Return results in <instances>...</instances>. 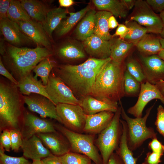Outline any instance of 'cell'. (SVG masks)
Listing matches in <instances>:
<instances>
[{
    "label": "cell",
    "mask_w": 164,
    "mask_h": 164,
    "mask_svg": "<svg viewBox=\"0 0 164 164\" xmlns=\"http://www.w3.org/2000/svg\"><path fill=\"white\" fill-rule=\"evenodd\" d=\"M11 0H0V19L7 17Z\"/></svg>",
    "instance_id": "obj_47"
},
{
    "label": "cell",
    "mask_w": 164,
    "mask_h": 164,
    "mask_svg": "<svg viewBox=\"0 0 164 164\" xmlns=\"http://www.w3.org/2000/svg\"><path fill=\"white\" fill-rule=\"evenodd\" d=\"M33 94L22 96L23 101L29 110L39 114L42 118H53L61 123L57 114L56 105L47 98L39 94Z\"/></svg>",
    "instance_id": "obj_12"
},
{
    "label": "cell",
    "mask_w": 164,
    "mask_h": 164,
    "mask_svg": "<svg viewBox=\"0 0 164 164\" xmlns=\"http://www.w3.org/2000/svg\"><path fill=\"white\" fill-rule=\"evenodd\" d=\"M160 35L161 38L164 39V26Z\"/></svg>",
    "instance_id": "obj_60"
},
{
    "label": "cell",
    "mask_w": 164,
    "mask_h": 164,
    "mask_svg": "<svg viewBox=\"0 0 164 164\" xmlns=\"http://www.w3.org/2000/svg\"><path fill=\"white\" fill-rule=\"evenodd\" d=\"M138 60L142 67L146 82L155 85L164 80V60L157 55L149 56L140 55Z\"/></svg>",
    "instance_id": "obj_13"
},
{
    "label": "cell",
    "mask_w": 164,
    "mask_h": 164,
    "mask_svg": "<svg viewBox=\"0 0 164 164\" xmlns=\"http://www.w3.org/2000/svg\"><path fill=\"white\" fill-rule=\"evenodd\" d=\"M148 147L152 152L164 153V145L157 139V138L152 139L148 144Z\"/></svg>",
    "instance_id": "obj_44"
},
{
    "label": "cell",
    "mask_w": 164,
    "mask_h": 164,
    "mask_svg": "<svg viewBox=\"0 0 164 164\" xmlns=\"http://www.w3.org/2000/svg\"><path fill=\"white\" fill-rule=\"evenodd\" d=\"M56 132L52 122L29 112H24L20 129L22 139H27L39 133Z\"/></svg>",
    "instance_id": "obj_11"
},
{
    "label": "cell",
    "mask_w": 164,
    "mask_h": 164,
    "mask_svg": "<svg viewBox=\"0 0 164 164\" xmlns=\"http://www.w3.org/2000/svg\"><path fill=\"white\" fill-rule=\"evenodd\" d=\"M67 10L61 7L50 9L45 20L42 23L43 28L50 39H52V33L61 22L67 18Z\"/></svg>",
    "instance_id": "obj_24"
},
{
    "label": "cell",
    "mask_w": 164,
    "mask_h": 164,
    "mask_svg": "<svg viewBox=\"0 0 164 164\" xmlns=\"http://www.w3.org/2000/svg\"><path fill=\"white\" fill-rule=\"evenodd\" d=\"M119 24L115 17L112 15L108 20V26L109 29H113L118 26Z\"/></svg>",
    "instance_id": "obj_51"
},
{
    "label": "cell",
    "mask_w": 164,
    "mask_h": 164,
    "mask_svg": "<svg viewBox=\"0 0 164 164\" xmlns=\"http://www.w3.org/2000/svg\"><path fill=\"white\" fill-rule=\"evenodd\" d=\"M56 62L50 58L47 57L41 61L34 68L33 71L35 74L34 78L37 80V77H39L43 84L46 85L47 83L50 73L56 65Z\"/></svg>",
    "instance_id": "obj_33"
},
{
    "label": "cell",
    "mask_w": 164,
    "mask_h": 164,
    "mask_svg": "<svg viewBox=\"0 0 164 164\" xmlns=\"http://www.w3.org/2000/svg\"><path fill=\"white\" fill-rule=\"evenodd\" d=\"M119 102L121 107V117L126 125L127 144L132 151L139 148L146 140L157 138V133L154 129L146 125L147 120L155 104L147 109L143 117L132 118L126 113L121 101Z\"/></svg>",
    "instance_id": "obj_5"
},
{
    "label": "cell",
    "mask_w": 164,
    "mask_h": 164,
    "mask_svg": "<svg viewBox=\"0 0 164 164\" xmlns=\"http://www.w3.org/2000/svg\"><path fill=\"white\" fill-rule=\"evenodd\" d=\"M83 46L85 51L92 58L105 59L110 57L109 41L104 40L94 34L83 41Z\"/></svg>",
    "instance_id": "obj_20"
},
{
    "label": "cell",
    "mask_w": 164,
    "mask_h": 164,
    "mask_svg": "<svg viewBox=\"0 0 164 164\" xmlns=\"http://www.w3.org/2000/svg\"><path fill=\"white\" fill-rule=\"evenodd\" d=\"M110 45V57L114 61L119 63L125 62L129 56L133 44L120 38H112L109 40Z\"/></svg>",
    "instance_id": "obj_23"
},
{
    "label": "cell",
    "mask_w": 164,
    "mask_h": 164,
    "mask_svg": "<svg viewBox=\"0 0 164 164\" xmlns=\"http://www.w3.org/2000/svg\"><path fill=\"white\" fill-rule=\"evenodd\" d=\"M21 94L29 96L32 94L43 96L50 99L41 80L35 79L32 73L18 81L17 86Z\"/></svg>",
    "instance_id": "obj_22"
},
{
    "label": "cell",
    "mask_w": 164,
    "mask_h": 164,
    "mask_svg": "<svg viewBox=\"0 0 164 164\" xmlns=\"http://www.w3.org/2000/svg\"><path fill=\"white\" fill-rule=\"evenodd\" d=\"M125 6L129 11L134 8L136 1L135 0H121Z\"/></svg>",
    "instance_id": "obj_52"
},
{
    "label": "cell",
    "mask_w": 164,
    "mask_h": 164,
    "mask_svg": "<svg viewBox=\"0 0 164 164\" xmlns=\"http://www.w3.org/2000/svg\"><path fill=\"white\" fill-rule=\"evenodd\" d=\"M45 86L51 101L56 106L59 104H79L80 100L75 97L71 89L58 77L50 74Z\"/></svg>",
    "instance_id": "obj_10"
},
{
    "label": "cell",
    "mask_w": 164,
    "mask_h": 164,
    "mask_svg": "<svg viewBox=\"0 0 164 164\" xmlns=\"http://www.w3.org/2000/svg\"><path fill=\"white\" fill-rule=\"evenodd\" d=\"M54 125L56 130L67 139L71 151L87 156L95 164H103L101 155L95 144L94 135L74 132L60 125Z\"/></svg>",
    "instance_id": "obj_7"
},
{
    "label": "cell",
    "mask_w": 164,
    "mask_h": 164,
    "mask_svg": "<svg viewBox=\"0 0 164 164\" xmlns=\"http://www.w3.org/2000/svg\"><path fill=\"white\" fill-rule=\"evenodd\" d=\"M11 140L12 150L18 151L22 144V138L21 132L15 129L9 130Z\"/></svg>",
    "instance_id": "obj_40"
},
{
    "label": "cell",
    "mask_w": 164,
    "mask_h": 164,
    "mask_svg": "<svg viewBox=\"0 0 164 164\" xmlns=\"http://www.w3.org/2000/svg\"><path fill=\"white\" fill-rule=\"evenodd\" d=\"M22 141L21 148L25 157L33 160H41L53 154L36 135L27 139H22Z\"/></svg>",
    "instance_id": "obj_19"
},
{
    "label": "cell",
    "mask_w": 164,
    "mask_h": 164,
    "mask_svg": "<svg viewBox=\"0 0 164 164\" xmlns=\"http://www.w3.org/2000/svg\"><path fill=\"white\" fill-rule=\"evenodd\" d=\"M163 154L153 152H148L142 164H159L161 162V158Z\"/></svg>",
    "instance_id": "obj_43"
},
{
    "label": "cell",
    "mask_w": 164,
    "mask_h": 164,
    "mask_svg": "<svg viewBox=\"0 0 164 164\" xmlns=\"http://www.w3.org/2000/svg\"><path fill=\"white\" fill-rule=\"evenodd\" d=\"M17 85L0 81V131L15 129L20 132L24 112L22 100Z\"/></svg>",
    "instance_id": "obj_4"
},
{
    "label": "cell",
    "mask_w": 164,
    "mask_h": 164,
    "mask_svg": "<svg viewBox=\"0 0 164 164\" xmlns=\"http://www.w3.org/2000/svg\"><path fill=\"white\" fill-rule=\"evenodd\" d=\"M160 41L162 49H164V39L161 38H160Z\"/></svg>",
    "instance_id": "obj_59"
},
{
    "label": "cell",
    "mask_w": 164,
    "mask_h": 164,
    "mask_svg": "<svg viewBox=\"0 0 164 164\" xmlns=\"http://www.w3.org/2000/svg\"><path fill=\"white\" fill-rule=\"evenodd\" d=\"M15 22L20 29L37 45L50 50L51 39L41 23L32 19Z\"/></svg>",
    "instance_id": "obj_15"
},
{
    "label": "cell",
    "mask_w": 164,
    "mask_h": 164,
    "mask_svg": "<svg viewBox=\"0 0 164 164\" xmlns=\"http://www.w3.org/2000/svg\"><path fill=\"white\" fill-rule=\"evenodd\" d=\"M145 1L155 12L160 13L164 10V0H146Z\"/></svg>",
    "instance_id": "obj_45"
},
{
    "label": "cell",
    "mask_w": 164,
    "mask_h": 164,
    "mask_svg": "<svg viewBox=\"0 0 164 164\" xmlns=\"http://www.w3.org/2000/svg\"><path fill=\"white\" fill-rule=\"evenodd\" d=\"M53 54L50 50L37 45L34 48L5 45L3 62L18 82L31 73L42 60Z\"/></svg>",
    "instance_id": "obj_2"
},
{
    "label": "cell",
    "mask_w": 164,
    "mask_h": 164,
    "mask_svg": "<svg viewBox=\"0 0 164 164\" xmlns=\"http://www.w3.org/2000/svg\"><path fill=\"white\" fill-rule=\"evenodd\" d=\"M155 124L157 131L164 137V108L161 105H159L157 108Z\"/></svg>",
    "instance_id": "obj_41"
},
{
    "label": "cell",
    "mask_w": 164,
    "mask_h": 164,
    "mask_svg": "<svg viewBox=\"0 0 164 164\" xmlns=\"http://www.w3.org/2000/svg\"><path fill=\"white\" fill-rule=\"evenodd\" d=\"M155 85L164 97V80L159 81Z\"/></svg>",
    "instance_id": "obj_54"
},
{
    "label": "cell",
    "mask_w": 164,
    "mask_h": 164,
    "mask_svg": "<svg viewBox=\"0 0 164 164\" xmlns=\"http://www.w3.org/2000/svg\"><path fill=\"white\" fill-rule=\"evenodd\" d=\"M129 28L124 24H119L115 33L112 35L113 37L119 36L120 38L123 39L129 31Z\"/></svg>",
    "instance_id": "obj_48"
},
{
    "label": "cell",
    "mask_w": 164,
    "mask_h": 164,
    "mask_svg": "<svg viewBox=\"0 0 164 164\" xmlns=\"http://www.w3.org/2000/svg\"><path fill=\"white\" fill-rule=\"evenodd\" d=\"M136 46L140 55L144 56L157 55L162 49L160 38L148 33L141 39Z\"/></svg>",
    "instance_id": "obj_27"
},
{
    "label": "cell",
    "mask_w": 164,
    "mask_h": 164,
    "mask_svg": "<svg viewBox=\"0 0 164 164\" xmlns=\"http://www.w3.org/2000/svg\"><path fill=\"white\" fill-rule=\"evenodd\" d=\"M41 160L43 164H63L57 156L53 154Z\"/></svg>",
    "instance_id": "obj_49"
},
{
    "label": "cell",
    "mask_w": 164,
    "mask_h": 164,
    "mask_svg": "<svg viewBox=\"0 0 164 164\" xmlns=\"http://www.w3.org/2000/svg\"><path fill=\"white\" fill-rule=\"evenodd\" d=\"M111 59L92 57L79 65H62L56 69V75L81 98L90 95L97 74Z\"/></svg>",
    "instance_id": "obj_1"
},
{
    "label": "cell",
    "mask_w": 164,
    "mask_h": 164,
    "mask_svg": "<svg viewBox=\"0 0 164 164\" xmlns=\"http://www.w3.org/2000/svg\"><path fill=\"white\" fill-rule=\"evenodd\" d=\"M5 45L4 44L3 40L2 39L0 42V52L2 56L5 52Z\"/></svg>",
    "instance_id": "obj_55"
},
{
    "label": "cell",
    "mask_w": 164,
    "mask_h": 164,
    "mask_svg": "<svg viewBox=\"0 0 164 164\" xmlns=\"http://www.w3.org/2000/svg\"><path fill=\"white\" fill-rule=\"evenodd\" d=\"M126 67L111 59L97 74L90 95L100 100L120 101L125 96L124 81Z\"/></svg>",
    "instance_id": "obj_3"
},
{
    "label": "cell",
    "mask_w": 164,
    "mask_h": 164,
    "mask_svg": "<svg viewBox=\"0 0 164 164\" xmlns=\"http://www.w3.org/2000/svg\"><path fill=\"white\" fill-rule=\"evenodd\" d=\"M4 150L0 148V160L2 164H32L24 156L15 157L5 153Z\"/></svg>",
    "instance_id": "obj_39"
},
{
    "label": "cell",
    "mask_w": 164,
    "mask_h": 164,
    "mask_svg": "<svg viewBox=\"0 0 164 164\" xmlns=\"http://www.w3.org/2000/svg\"><path fill=\"white\" fill-rule=\"evenodd\" d=\"M157 55L164 60V49H162L158 53Z\"/></svg>",
    "instance_id": "obj_56"
},
{
    "label": "cell",
    "mask_w": 164,
    "mask_h": 164,
    "mask_svg": "<svg viewBox=\"0 0 164 164\" xmlns=\"http://www.w3.org/2000/svg\"><path fill=\"white\" fill-rule=\"evenodd\" d=\"M21 3L31 19L42 24L50 9L44 3L36 0H21Z\"/></svg>",
    "instance_id": "obj_26"
},
{
    "label": "cell",
    "mask_w": 164,
    "mask_h": 164,
    "mask_svg": "<svg viewBox=\"0 0 164 164\" xmlns=\"http://www.w3.org/2000/svg\"><path fill=\"white\" fill-rule=\"evenodd\" d=\"M114 114L110 111H103L87 115L83 132L94 135L99 134L108 126Z\"/></svg>",
    "instance_id": "obj_21"
},
{
    "label": "cell",
    "mask_w": 164,
    "mask_h": 164,
    "mask_svg": "<svg viewBox=\"0 0 164 164\" xmlns=\"http://www.w3.org/2000/svg\"><path fill=\"white\" fill-rule=\"evenodd\" d=\"M128 20L137 22L146 28L148 33L160 34L164 24L160 16L153 10L145 1L136 0Z\"/></svg>",
    "instance_id": "obj_8"
},
{
    "label": "cell",
    "mask_w": 164,
    "mask_h": 164,
    "mask_svg": "<svg viewBox=\"0 0 164 164\" xmlns=\"http://www.w3.org/2000/svg\"><path fill=\"white\" fill-rule=\"evenodd\" d=\"M123 127V133L119 146L115 151L124 164H136L138 157H134L132 151L128 148L127 142V126L125 122L120 119Z\"/></svg>",
    "instance_id": "obj_31"
},
{
    "label": "cell",
    "mask_w": 164,
    "mask_h": 164,
    "mask_svg": "<svg viewBox=\"0 0 164 164\" xmlns=\"http://www.w3.org/2000/svg\"><path fill=\"white\" fill-rule=\"evenodd\" d=\"M96 12L94 9H91L78 24L74 32L77 39L84 41L94 34V18Z\"/></svg>",
    "instance_id": "obj_25"
},
{
    "label": "cell",
    "mask_w": 164,
    "mask_h": 164,
    "mask_svg": "<svg viewBox=\"0 0 164 164\" xmlns=\"http://www.w3.org/2000/svg\"><path fill=\"white\" fill-rule=\"evenodd\" d=\"M91 9L90 6L87 5L77 12H69V16L63 19L55 29L56 35L61 36L68 32Z\"/></svg>",
    "instance_id": "obj_30"
},
{
    "label": "cell",
    "mask_w": 164,
    "mask_h": 164,
    "mask_svg": "<svg viewBox=\"0 0 164 164\" xmlns=\"http://www.w3.org/2000/svg\"><path fill=\"white\" fill-rule=\"evenodd\" d=\"M91 164H95L94 163V164L93 163H92Z\"/></svg>",
    "instance_id": "obj_61"
},
{
    "label": "cell",
    "mask_w": 164,
    "mask_h": 164,
    "mask_svg": "<svg viewBox=\"0 0 164 164\" xmlns=\"http://www.w3.org/2000/svg\"><path fill=\"white\" fill-rule=\"evenodd\" d=\"M0 74L6 78L11 83L17 86L18 85V81L5 67L1 57H0Z\"/></svg>",
    "instance_id": "obj_46"
},
{
    "label": "cell",
    "mask_w": 164,
    "mask_h": 164,
    "mask_svg": "<svg viewBox=\"0 0 164 164\" xmlns=\"http://www.w3.org/2000/svg\"><path fill=\"white\" fill-rule=\"evenodd\" d=\"M124 87L125 96L136 97L139 93L141 84L126 69L124 73Z\"/></svg>",
    "instance_id": "obj_36"
},
{
    "label": "cell",
    "mask_w": 164,
    "mask_h": 164,
    "mask_svg": "<svg viewBox=\"0 0 164 164\" xmlns=\"http://www.w3.org/2000/svg\"><path fill=\"white\" fill-rule=\"evenodd\" d=\"M7 17L13 21H29L31 19L23 7L20 1L11 0Z\"/></svg>",
    "instance_id": "obj_34"
},
{
    "label": "cell",
    "mask_w": 164,
    "mask_h": 164,
    "mask_svg": "<svg viewBox=\"0 0 164 164\" xmlns=\"http://www.w3.org/2000/svg\"><path fill=\"white\" fill-rule=\"evenodd\" d=\"M92 1L99 10L109 12L116 17L125 18L128 13L129 11L121 0H93Z\"/></svg>",
    "instance_id": "obj_28"
},
{
    "label": "cell",
    "mask_w": 164,
    "mask_h": 164,
    "mask_svg": "<svg viewBox=\"0 0 164 164\" xmlns=\"http://www.w3.org/2000/svg\"><path fill=\"white\" fill-rule=\"evenodd\" d=\"M159 16L162 19L163 24H164V10L160 13Z\"/></svg>",
    "instance_id": "obj_58"
},
{
    "label": "cell",
    "mask_w": 164,
    "mask_h": 164,
    "mask_svg": "<svg viewBox=\"0 0 164 164\" xmlns=\"http://www.w3.org/2000/svg\"><path fill=\"white\" fill-rule=\"evenodd\" d=\"M112 15L111 12L105 11L96 12L94 18V34L108 41L113 38L109 32L108 26V19Z\"/></svg>",
    "instance_id": "obj_29"
},
{
    "label": "cell",
    "mask_w": 164,
    "mask_h": 164,
    "mask_svg": "<svg viewBox=\"0 0 164 164\" xmlns=\"http://www.w3.org/2000/svg\"><path fill=\"white\" fill-rule=\"evenodd\" d=\"M107 164H124L120 156L116 152H113L110 156Z\"/></svg>",
    "instance_id": "obj_50"
},
{
    "label": "cell",
    "mask_w": 164,
    "mask_h": 164,
    "mask_svg": "<svg viewBox=\"0 0 164 164\" xmlns=\"http://www.w3.org/2000/svg\"><path fill=\"white\" fill-rule=\"evenodd\" d=\"M56 106L57 114L61 124L74 132H83L87 115L80 105L59 104Z\"/></svg>",
    "instance_id": "obj_9"
},
{
    "label": "cell",
    "mask_w": 164,
    "mask_h": 164,
    "mask_svg": "<svg viewBox=\"0 0 164 164\" xmlns=\"http://www.w3.org/2000/svg\"><path fill=\"white\" fill-rule=\"evenodd\" d=\"M80 100L79 105L87 115H91L103 111L115 112L119 106L117 102L108 100H100L90 95Z\"/></svg>",
    "instance_id": "obj_18"
},
{
    "label": "cell",
    "mask_w": 164,
    "mask_h": 164,
    "mask_svg": "<svg viewBox=\"0 0 164 164\" xmlns=\"http://www.w3.org/2000/svg\"><path fill=\"white\" fill-rule=\"evenodd\" d=\"M57 157L63 164H92V160L87 156L70 151Z\"/></svg>",
    "instance_id": "obj_38"
},
{
    "label": "cell",
    "mask_w": 164,
    "mask_h": 164,
    "mask_svg": "<svg viewBox=\"0 0 164 164\" xmlns=\"http://www.w3.org/2000/svg\"><path fill=\"white\" fill-rule=\"evenodd\" d=\"M125 63L126 70L141 84L146 82L142 67L138 60L130 55Z\"/></svg>",
    "instance_id": "obj_35"
},
{
    "label": "cell",
    "mask_w": 164,
    "mask_h": 164,
    "mask_svg": "<svg viewBox=\"0 0 164 164\" xmlns=\"http://www.w3.org/2000/svg\"><path fill=\"white\" fill-rule=\"evenodd\" d=\"M125 25L129 28V30L123 39L136 45L138 43L147 33V29L137 22L133 21L126 20Z\"/></svg>",
    "instance_id": "obj_32"
},
{
    "label": "cell",
    "mask_w": 164,
    "mask_h": 164,
    "mask_svg": "<svg viewBox=\"0 0 164 164\" xmlns=\"http://www.w3.org/2000/svg\"><path fill=\"white\" fill-rule=\"evenodd\" d=\"M0 148L9 152L11 147L9 130L5 129L2 131L0 135Z\"/></svg>",
    "instance_id": "obj_42"
},
{
    "label": "cell",
    "mask_w": 164,
    "mask_h": 164,
    "mask_svg": "<svg viewBox=\"0 0 164 164\" xmlns=\"http://www.w3.org/2000/svg\"><path fill=\"white\" fill-rule=\"evenodd\" d=\"M32 164H43L41 160H33Z\"/></svg>",
    "instance_id": "obj_57"
},
{
    "label": "cell",
    "mask_w": 164,
    "mask_h": 164,
    "mask_svg": "<svg viewBox=\"0 0 164 164\" xmlns=\"http://www.w3.org/2000/svg\"><path fill=\"white\" fill-rule=\"evenodd\" d=\"M0 29L4 39L12 45L19 47L33 42L20 29L15 22L7 17L0 19Z\"/></svg>",
    "instance_id": "obj_16"
},
{
    "label": "cell",
    "mask_w": 164,
    "mask_h": 164,
    "mask_svg": "<svg viewBox=\"0 0 164 164\" xmlns=\"http://www.w3.org/2000/svg\"><path fill=\"white\" fill-rule=\"evenodd\" d=\"M121 112L120 106L110 123L95 140V144L100 152L103 164H107L111 154L119 146L123 133L122 125L120 121Z\"/></svg>",
    "instance_id": "obj_6"
},
{
    "label": "cell",
    "mask_w": 164,
    "mask_h": 164,
    "mask_svg": "<svg viewBox=\"0 0 164 164\" xmlns=\"http://www.w3.org/2000/svg\"><path fill=\"white\" fill-rule=\"evenodd\" d=\"M0 164H2L0 162Z\"/></svg>",
    "instance_id": "obj_62"
},
{
    "label": "cell",
    "mask_w": 164,
    "mask_h": 164,
    "mask_svg": "<svg viewBox=\"0 0 164 164\" xmlns=\"http://www.w3.org/2000/svg\"><path fill=\"white\" fill-rule=\"evenodd\" d=\"M36 135L54 155L59 156L71 151L67 139L57 132L39 133Z\"/></svg>",
    "instance_id": "obj_17"
},
{
    "label": "cell",
    "mask_w": 164,
    "mask_h": 164,
    "mask_svg": "<svg viewBox=\"0 0 164 164\" xmlns=\"http://www.w3.org/2000/svg\"><path fill=\"white\" fill-rule=\"evenodd\" d=\"M58 2L60 6L63 7H69L74 3L73 0H59Z\"/></svg>",
    "instance_id": "obj_53"
},
{
    "label": "cell",
    "mask_w": 164,
    "mask_h": 164,
    "mask_svg": "<svg viewBox=\"0 0 164 164\" xmlns=\"http://www.w3.org/2000/svg\"><path fill=\"white\" fill-rule=\"evenodd\" d=\"M58 54L62 58L67 60L82 59L85 56V53L81 49L70 43L61 47L58 50Z\"/></svg>",
    "instance_id": "obj_37"
},
{
    "label": "cell",
    "mask_w": 164,
    "mask_h": 164,
    "mask_svg": "<svg viewBox=\"0 0 164 164\" xmlns=\"http://www.w3.org/2000/svg\"><path fill=\"white\" fill-rule=\"evenodd\" d=\"M136 103L127 110V112L135 118L142 116L143 110L151 101L157 99L164 104V97L155 85L148 82L141 84V89Z\"/></svg>",
    "instance_id": "obj_14"
}]
</instances>
